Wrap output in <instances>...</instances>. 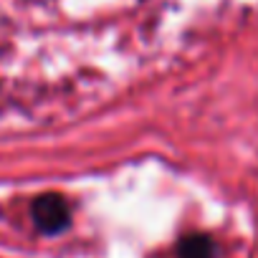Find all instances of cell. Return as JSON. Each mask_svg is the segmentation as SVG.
Returning a JSON list of instances; mask_svg holds the SVG:
<instances>
[{
	"label": "cell",
	"instance_id": "cell-2",
	"mask_svg": "<svg viewBox=\"0 0 258 258\" xmlns=\"http://www.w3.org/2000/svg\"><path fill=\"white\" fill-rule=\"evenodd\" d=\"M215 248L205 235H187L180 243V258H213Z\"/></svg>",
	"mask_w": 258,
	"mask_h": 258
},
{
	"label": "cell",
	"instance_id": "cell-1",
	"mask_svg": "<svg viewBox=\"0 0 258 258\" xmlns=\"http://www.w3.org/2000/svg\"><path fill=\"white\" fill-rule=\"evenodd\" d=\"M33 223L46 235H58L71 225V210L61 195H41L33 203Z\"/></svg>",
	"mask_w": 258,
	"mask_h": 258
}]
</instances>
